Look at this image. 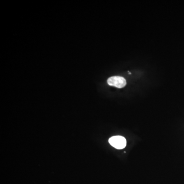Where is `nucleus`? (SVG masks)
<instances>
[{
    "label": "nucleus",
    "instance_id": "1",
    "mask_svg": "<svg viewBox=\"0 0 184 184\" xmlns=\"http://www.w3.org/2000/svg\"><path fill=\"white\" fill-rule=\"evenodd\" d=\"M109 144L117 150H122L126 145V140L124 137L120 136H113L108 140Z\"/></svg>",
    "mask_w": 184,
    "mask_h": 184
},
{
    "label": "nucleus",
    "instance_id": "2",
    "mask_svg": "<svg viewBox=\"0 0 184 184\" xmlns=\"http://www.w3.org/2000/svg\"><path fill=\"white\" fill-rule=\"evenodd\" d=\"M108 83L111 86H113L117 88H122L126 86V80L123 77L119 76H112L108 79Z\"/></svg>",
    "mask_w": 184,
    "mask_h": 184
},
{
    "label": "nucleus",
    "instance_id": "3",
    "mask_svg": "<svg viewBox=\"0 0 184 184\" xmlns=\"http://www.w3.org/2000/svg\"><path fill=\"white\" fill-rule=\"evenodd\" d=\"M128 73H129V74H131V73H130V72H129H129H128Z\"/></svg>",
    "mask_w": 184,
    "mask_h": 184
}]
</instances>
